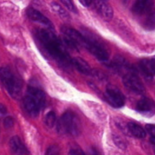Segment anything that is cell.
I'll return each mask as SVG.
<instances>
[{"instance_id": "6da1fadb", "label": "cell", "mask_w": 155, "mask_h": 155, "mask_svg": "<svg viewBox=\"0 0 155 155\" xmlns=\"http://www.w3.org/2000/svg\"><path fill=\"white\" fill-rule=\"evenodd\" d=\"M37 37L48 55L53 58L61 66L64 68H69L71 67L72 59L67 52L62 42L55 35L47 30H39L37 33Z\"/></svg>"}, {"instance_id": "7a4b0ae2", "label": "cell", "mask_w": 155, "mask_h": 155, "mask_svg": "<svg viewBox=\"0 0 155 155\" xmlns=\"http://www.w3.org/2000/svg\"><path fill=\"white\" fill-rule=\"evenodd\" d=\"M46 101L45 94L42 89L36 87H28L23 100L24 110L32 117H36L42 110Z\"/></svg>"}, {"instance_id": "3957f363", "label": "cell", "mask_w": 155, "mask_h": 155, "mask_svg": "<svg viewBox=\"0 0 155 155\" xmlns=\"http://www.w3.org/2000/svg\"><path fill=\"white\" fill-rule=\"evenodd\" d=\"M57 129L62 134L77 136L81 132V124L74 112L68 110L61 117L57 124Z\"/></svg>"}, {"instance_id": "277c9868", "label": "cell", "mask_w": 155, "mask_h": 155, "mask_svg": "<svg viewBox=\"0 0 155 155\" xmlns=\"http://www.w3.org/2000/svg\"><path fill=\"white\" fill-rule=\"evenodd\" d=\"M0 80L8 92L14 98H19L23 89V82L16 74L7 68H0Z\"/></svg>"}, {"instance_id": "5b68a950", "label": "cell", "mask_w": 155, "mask_h": 155, "mask_svg": "<svg viewBox=\"0 0 155 155\" xmlns=\"http://www.w3.org/2000/svg\"><path fill=\"white\" fill-rule=\"evenodd\" d=\"M104 98L110 106L116 108L122 107L125 104L126 98L124 94L118 88L112 85H109L107 87L104 93Z\"/></svg>"}, {"instance_id": "8992f818", "label": "cell", "mask_w": 155, "mask_h": 155, "mask_svg": "<svg viewBox=\"0 0 155 155\" xmlns=\"http://www.w3.org/2000/svg\"><path fill=\"white\" fill-rule=\"evenodd\" d=\"M86 42H85L84 48H86L92 55L100 61H107L109 58V54L107 50L102 46L97 41H94L92 39L86 37Z\"/></svg>"}, {"instance_id": "52a82bcc", "label": "cell", "mask_w": 155, "mask_h": 155, "mask_svg": "<svg viewBox=\"0 0 155 155\" xmlns=\"http://www.w3.org/2000/svg\"><path fill=\"white\" fill-rule=\"evenodd\" d=\"M124 86L130 90L138 94L145 93V89L143 84L134 72H129L123 78Z\"/></svg>"}, {"instance_id": "ba28073f", "label": "cell", "mask_w": 155, "mask_h": 155, "mask_svg": "<svg viewBox=\"0 0 155 155\" xmlns=\"http://www.w3.org/2000/svg\"><path fill=\"white\" fill-rule=\"evenodd\" d=\"M61 32L67 39H69L71 42H72L77 47H84L86 38L83 34L79 33L78 31L74 30L72 27H68V26H63L61 27Z\"/></svg>"}, {"instance_id": "9c48e42d", "label": "cell", "mask_w": 155, "mask_h": 155, "mask_svg": "<svg viewBox=\"0 0 155 155\" xmlns=\"http://www.w3.org/2000/svg\"><path fill=\"white\" fill-rule=\"evenodd\" d=\"M136 110L142 114L151 117L155 114V103L148 98H142L136 104Z\"/></svg>"}, {"instance_id": "30bf717a", "label": "cell", "mask_w": 155, "mask_h": 155, "mask_svg": "<svg viewBox=\"0 0 155 155\" xmlns=\"http://www.w3.org/2000/svg\"><path fill=\"white\" fill-rule=\"evenodd\" d=\"M27 15L28 18L33 21L39 23V24H42L45 27L52 30V23L45 15H43L41 12H39V11L36 10V9L33 8H29L27 10Z\"/></svg>"}, {"instance_id": "8fae6325", "label": "cell", "mask_w": 155, "mask_h": 155, "mask_svg": "<svg viewBox=\"0 0 155 155\" xmlns=\"http://www.w3.org/2000/svg\"><path fill=\"white\" fill-rule=\"evenodd\" d=\"M95 7L100 16L104 21H110L113 18L114 12L111 6L107 4V2L102 0H95Z\"/></svg>"}, {"instance_id": "7c38bea8", "label": "cell", "mask_w": 155, "mask_h": 155, "mask_svg": "<svg viewBox=\"0 0 155 155\" xmlns=\"http://www.w3.org/2000/svg\"><path fill=\"white\" fill-rule=\"evenodd\" d=\"M11 152L14 155H27L28 151L18 136H14L9 142Z\"/></svg>"}, {"instance_id": "4fadbf2b", "label": "cell", "mask_w": 155, "mask_h": 155, "mask_svg": "<svg viewBox=\"0 0 155 155\" xmlns=\"http://www.w3.org/2000/svg\"><path fill=\"white\" fill-rule=\"evenodd\" d=\"M152 0H136L133 7V12L137 15L147 14L151 11Z\"/></svg>"}, {"instance_id": "5bb4252c", "label": "cell", "mask_w": 155, "mask_h": 155, "mask_svg": "<svg viewBox=\"0 0 155 155\" xmlns=\"http://www.w3.org/2000/svg\"><path fill=\"white\" fill-rule=\"evenodd\" d=\"M72 64L81 74H85V75H91L92 74V71L91 69L90 66L89 65V64L85 60L82 59L81 58L77 57L72 59Z\"/></svg>"}, {"instance_id": "9a60e30c", "label": "cell", "mask_w": 155, "mask_h": 155, "mask_svg": "<svg viewBox=\"0 0 155 155\" xmlns=\"http://www.w3.org/2000/svg\"><path fill=\"white\" fill-rule=\"evenodd\" d=\"M139 67L142 72L148 77L155 75V60L152 59H143L139 63Z\"/></svg>"}, {"instance_id": "2e32d148", "label": "cell", "mask_w": 155, "mask_h": 155, "mask_svg": "<svg viewBox=\"0 0 155 155\" xmlns=\"http://www.w3.org/2000/svg\"><path fill=\"white\" fill-rule=\"evenodd\" d=\"M127 127H128V130L130 133L135 137L139 138V139H143L146 136V132L145 131V130L136 123L130 122L127 124Z\"/></svg>"}, {"instance_id": "e0dca14e", "label": "cell", "mask_w": 155, "mask_h": 155, "mask_svg": "<svg viewBox=\"0 0 155 155\" xmlns=\"http://www.w3.org/2000/svg\"><path fill=\"white\" fill-rule=\"evenodd\" d=\"M51 8L58 15L61 17L62 19L65 20H69L70 19V15L60 5H58L56 2H51Z\"/></svg>"}, {"instance_id": "ac0fdd59", "label": "cell", "mask_w": 155, "mask_h": 155, "mask_svg": "<svg viewBox=\"0 0 155 155\" xmlns=\"http://www.w3.org/2000/svg\"><path fill=\"white\" fill-rule=\"evenodd\" d=\"M144 26L148 30H154L155 28V12L150 11L147 13V17L144 21Z\"/></svg>"}, {"instance_id": "d6986e66", "label": "cell", "mask_w": 155, "mask_h": 155, "mask_svg": "<svg viewBox=\"0 0 155 155\" xmlns=\"http://www.w3.org/2000/svg\"><path fill=\"white\" fill-rule=\"evenodd\" d=\"M45 124L47 127H50V128H52L54 125H55L56 123V115L55 114L53 111L48 112L46 114V116L45 117Z\"/></svg>"}, {"instance_id": "ffe728a7", "label": "cell", "mask_w": 155, "mask_h": 155, "mask_svg": "<svg viewBox=\"0 0 155 155\" xmlns=\"http://www.w3.org/2000/svg\"><path fill=\"white\" fill-rule=\"evenodd\" d=\"M61 150L57 145H51L47 148L45 155H59Z\"/></svg>"}, {"instance_id": "44dd1931", "label": "cell", "mask_w": 155, "mask_h": 155, "mask_svg": "<svg viewBox=\"0 0 155 155\" xmlns=\"http://www.w3.org/2000/svg\"><path fill=\"white\" fill-rule=\"evenodd\" d=\"M146 130L151 136V142L155 144V125L148 124V125H146Z\"/></svg>"}, {"instance_id": "7402d4cb", "label": "cell", "mask_w": 155, "mask_h": 155, "mask_svg": "<svg viewBox=\"0 0 155 155\" xmlns=\"http://www.w3.org/2000/svg\"><path fill=\"white\" fill-rule=\"evenodd\" d=\"M61 2L64 5V6L68 10L74 12V13H77V9H76L75 6H74L72 0H61Z\"/></svg>"}, {"instance_id": "603a6c76", "label": "cell", "mask_w": 155, "mask_h": 155, "mask_svg": "<svg viewBox=\"0 0 155 155\" xmlns=\"http://www.w3.org/2000/svg\"><path fill=\"white\" fill-rule=\"evenodd\" d=\"M114 141L115 144H116V145H117L119 148H122V149H123V148H125V144L124 143L123 140L120 137L114 136Z\"/></svg>"}, {"instance_id": "cb8c5ba5", "label": "cell", "mask_w": 155, "mask_h": 155, "mask_svg": "<svg viewBox=\"0 0 155 155\" xmlns=\"http://www.w3.org/2000/svg\"><path fill=\"white\" fill-rule=\"evenodd\" d=\"M68 155H86L83 153V151L82 150H80V148H72V149L70 150L69 154Z\"/></svg>"}, {"instance_id": "d4e9b609", "label": "cell", "mask_w": 155, "mask_h": 155, "mask_svg": "<svg viewBox=\"0 0 155 155\" xmlns=\"http://www.w3.org/2000/svg\"><path fill=\"white\" fill-rule=\"evenodd\" d=\"M14 124V120L11 117H8L5 119L4 120V125L6 128H10L13 126Z\"/></svg>"}, {"instance_id": "484cf974", "label": "cell", "mask_w": 155, "mask_h": 155, "mask_svg": "<svg viewBox=\"0 0 155 155\" xmlns=\"http://www.w3.org/2000/svg\"><path fill=\"white\" fill-rule=\"evenodd\" d=\"M6 113H7V110H6L5 107L3 104H0V119L3 117L6 114Z\"/></svg>"}, {"instance_id": "4316f807", "label": "cell", "mask_w": 155, "mask_h": 155, "mask_svg": "<svg viewBox=\"0 0 155 155\" xmlns=\"http://www.w3.org/2000/svg\"><path fill=\"white\" fill-rule=\"evenodd\" d=\"M79 1H80V2L81 3L83 6H85V7H89V6L92 4L93 0H79Z\"/></svg>"}, {"instance_id": "83f0119b", "label": "cell", "mask_w": 155, "mask_h": 155, "mask_svg": "<svg viewBox=\"0 0 155 155\" xmlns=\"http://www.w3.org/2000/svg\"><path fill=\"white\" fill-rule=\"evenodd\" d=\"M89 155H100V154L95 148H91L89 151Z\"/></svg>"}, {"instance_id": "f1b7e54d", "label": "cell", "mask_w": 155, "mask_h": 155, "mask_svg": "<svg viewBox=\"0 0 155 155\" xmlns=\"http://www.w3.org/2000/svg\"><path fill=\"white\" fill-rule=\"evenodd\" d=\"M102 1H104V2H107L108 0H102Z\"/></svg>"}, {"instance_id": "f546056e", "label": "cell", "mask_w": 155, "mask_h": 155, "mask_svg": "<svg viewBox=\"0 0 155 155\" xmlns=\"http://www.w3.org/2000/svg\"><path fill=\"white\" fill-rule=\"evenodd\" d=\"M154 60H155V57H154Z\"/></svg>"}]
</instances>
